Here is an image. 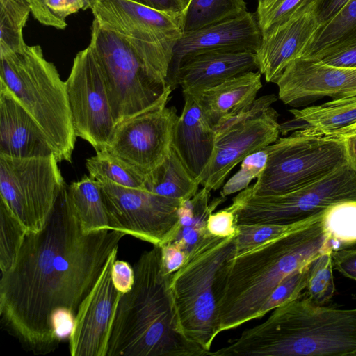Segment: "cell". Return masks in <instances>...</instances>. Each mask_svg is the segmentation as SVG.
Masks as SVG:
<instances>
[{
  "instance_id": "4dcf8cb0",
  "label": "cell",
  "mask_w": 356,
  "mask_h": 356,
  "mask_svg": "<svg viewBox=\"0 0 356 356\" xmlns=\"http://www.w3.org/2000/svg\"><path fill=\"white\" fill-rule=\"evenodd\" d=\"M30 13L25 1L0 0V54L20 51L26 46L23 29Z\"/></svg>"
},
{
  "instance_id": "cb8c5ba5",
  "label": "cell",
  "mask_w": 356,
  "mask_h": 356,
  "mask_svg": "<svg viewBox=\"0 0 356 356\" xmlns=\"http://www.w3.org/2000/svg\"><path fill=\"white\" fill-rule=\"evenodd\" d=\"M261 79V74L258 70L245 72L208 88L193 98L213 128L222 118L256 99L262 88Z\"/></svg>"
},
{
  "instance_id": "44dd1931",
  "label": "cell",
  "mask_w": 356,
  "mask_h": 356,
  "mask_svg": "<svg viewBox=\"0 0 356 356\" xmlns=\"http://www.w3.org/2000/svg\"><path fill=\"white\" fill-rule=\"evenodd\" d=\"M52 154L53 147L41 127L0 83V155L27 159Z\"/></svg>"
},
{
  "instance_id": "3957f363",
  "label": "cell",
  "mask_w": 356,
  "mask_h": 356,
  "mask_svg": "<svg viewBox=\"0 0 356 356\" xmlns=\"http://www.w3.org/2000/svg\"><path fill=\"white\" fill-rule=\"evenodd\" d=\"M134 270V285L114 312L106 356L209 355L183 332L161 247L144 252Z\"/></svg>"
},
{
  "instance_id": "4fadbf2b",
  "label": "cell",
  "mask_w": 356,
  "mask_h": 356,
  "mask_svg": "<svg viewBox=\"0 0 356 356\" xmlns=\"http://www.w3.org/2000/svg\"><path fill=\"white\" fill-rule=\"evenodd\" d=\"M76 136L100 152L106 149L115 124L102 73L88 45L74 58L65 81Z\"/></svg>"
},
{
  "instance_id": "5b68a950",
  "label": "cell",
  "mask_w": 356,
  "mask_h": 356,
  "mask_svg": "<svg viewBox=\"0 0 356 356\" xmlns=\"http://www.w3.org/2000/svg\"><path fill=\"white\" fill-rule=\"evenodd\" d=\"M0 83L31 114L49 139L58 163L71 162L75 134L66 88L39 45L0 54Z\"/></svg>"
},
{
  "instance_id": "6da1fadb",
  "label": "cell",
  "mask_w": 356,
  "mask_h": 356,
  "mask_svg": "<svg viewBox=\"0 0 356 356\" xmlns=\"http://www.w3.org/2000/svg\"><path fill=\"white\" fill-rule=\"evenodd\" d=\"M64 190L43 229L26 233L15 263L1 273V322L35 354L57 348L53 314L67 309L76 315L126 236L117 230L85 233Z\"/></svg>"
},
{
  "instance_id": "f1b7e54d",
  "label": "cell",
  "mask_w": 356,
  "mask_h": 356,
  "mask_svg": "<svg viewBox=\"0 0 356 356\" xmlns=\"http://www.w3.org/2000/svg\"><path fill=\"white\" fill-rule=\"evenodd\" d=\"M89 176L98 181H108L120 186L144 189L146 175L118 157L102 151L87 159Z\"/></svg>"
},
{
  "instance_id": "74e56055",
  "label": "cell",
  "mask_w": 356,
  "mask_h": 356,
  "mask_svg": "<svg viewBox=\"0 0 356 356\" xmlns=\"http://www.w3.org/2000/svg\"><path fill=\"white\" fill-rule=\"evenodd\" d=\"M267 160L268 154L264 148L247 156L241 162L240 169L224 184L220 195L227 197L245 189L254 179L262 173Z\"/></svg>"
},
{
  "instance_id": "7bdbcfd3",
  "label": "cell",
  "mask_w": 356,
  "mask_h": 356,
  "mask_svg": "<svg viewBox=\"0 0 356 356\" xmlns=\"http://www.w3.org/2000/svg\"><path fill=\"white\" fill-rule=\"evenodd\" d=\"M161 247L162 263L168 273H173L186 262V253L177 244L168 243Z\"/></svg>"
},
{
  "instance_id": "f546056e",
  "label": "cell",
  "mask_w": 356,
  "mask_h": 356,
  "mask_svg": "<svg viewBox=\"0 0 356 356\" xmlns=\"http://www.w3.org/2000/svg\"><path fill=\"white\" fill-rule=\"evenodd\" d=\"M321 222L333 251L356 244V202H341L328 207Z\"/></svg>"
},
{
  "instance_id": "7c38bea8",
  "label": "cell",
  "mask_w": 356,
  "mask_h": 356,
  "mask_svg": "<svg viewBox=\"0 0 356 356\" xmlns=\"http://www.w3.org/2000/svg\"><path fill=\"white\" fill-rule=\"evenodd\" d=\"M99 182L113 230L159 246L175 238L180 229L181 200L144 189Z\"/></svg>"
},
{
  "instance_id": "7402d4cb",
  "label": "cell",
  "mask_w": 356,
  "mask_h": 356,
  "mask_svg": "<svg viewBox=\"0 0 356 356\" xmlns=\"http://www.w3.org/2000/svg\"><path fill=\"white\" fill-rule=\"evenodd\" d=\"M215 132L197 101L184 97V106L177 122L172 145L196 179L207 166L213 150Z\"/></svg>"
},
{
  "instance_id": "8d00e7d4",
  "label": "cell",
  "mask_w": 356,
  "mask_h": 356,
  "mask_svg": "<svg viewBox=\"0 0 356 356\" xmlns=\"http://www.w3.org/2000/svg\"><path fill=\"white\" fill-rule=\"evenodd\" d=\"M311 262L285 278L271 292L260 311L259 318L302 296V291L306 289Z\"/></svg>"
},
{
  "instance_id": "d6a6232c",
  "label": "cell",
  "mask_w": 356,
  "mask_h": 356,
  "mask_svg": "<svg viewBox=\"0 0 356 356\" xmlns=\"http://www.w3.org/2000/svg\"><path fill=\"white\" fill-rule=\"evenodd\" d=\"M96 0H25L33 17L40 24L65 29L67 17L80 10L90 8Z\"/></svg>"
},
{
  "instance_id": "f907efd6",
  "label": "cell",
  "mask_w": 356,
  "mask_h": 356,
  "mask_svg": "<svg viewBox=\"0 0 356 356\" xmlns=\"http://www.w3.org/2000/svg\"><path fill=\"white\" fill-rule=\"evenodd\" d=\"M18 1H25V0H18Z\"/></svg>"
},
{
  "instance_id": "4316f807",
  "label": "cell",
  "mask_w": 356,
  "mask_h": 356,
  "mask_svg": "<svg viewBox=\"0 0 356 356\" xmlns=\"http://www.w3.org/2000/svg\"><path fill=\"white\" fill-rule=\"evenodd\" d=\"M199 185L172 145L164 161L146 175L145 181V190L181 201L193 197L199 191Z\"/></svg>"
},
{
  "instance_id": "836d02e7",
  "label": "cell",
  "mask_w": 356,
  "mask_h": 356,
  "mask_svg": "<svg viewBox=\"0 0 356 356\" xmlns=\"http://www.w3.org/2000/svg\"><path fill=\"white\" fill-rule=\"evenodd\" d=\"M323 213L291 225H237L234 256L267 241L307 226L320 219Z\"/></svg>"
},
{
  "instance_id": "f35d334b",
  "label": "cell",
  "mask_w": 356,
  "mask_h": 356,
  "mask_svg": "<svg viewBox=\"0 0 356 356\" xmlns=\"http://www.w3.org/2000/svg\"><path fill=\"white\" fill-rule=\"evenodd\" d=\"M275 94L263 95L253 102L230 112L213 127L216 136L264 113L277 100Z\"/></svg>"
},
{
  "instance_id": "ab89813d",
  "label": "cell",
  "mask_w": 356,
  "mask_h": 356,
  "mask_svg": "<svg viewBox=\"0 0 356 356\" xmlns=\"http://www.w3.org/2000/svg\"><path fill=\"white\" fill-rule=\"evenodd\" d=\"M207 230L209 234L218 237H228L237 232L234 211L228 206L218 211L211 213L207 218Z\"/></svg>"
},
{
  "instance_id": "60d3db41",
  "label": "cell",
  "mask_w": 356,
  "mask_h": 356,
  "mask_svg": "<svg viewBox=\"0 0 356 356\" xmlns=\"http://www.w3.org/2000/svg\"><path fill=\"white\" fill-rule=\"evenodd\" d=\"M112 281L115 289L121 293L129 292L134 283V267L127 261L115 259L112 267Z\"/></svg>"
},
{
  "instance_id": "484cf974",
  "label": "cell",
  "mask_w": 356,
  "mask_h": 356,
  "mask_svg": "<svg viewBox=\"0 0 356 356\" xmlns=\"http://www.w3.org/2000/svg\"><path fill=\"white\" fill-rule=\"evenodd\" d=\"M64 191L85 233L113 230L98 181L84 176L65 186Z\"/></svg>"
},
{
  "instance_id": "5bb4252c",
  "label": "cell",
  "mask_w": 356,
  "mask_h": 356,
  "mask_svg": "<svg viewBox=\"0 0 356 356\" xmlns=\"http://www.w3.org/2000/svg\"><path fill=\"white\" fill-rule=\"evenodd\" d=\"M178 118L167 104L135 115L115 127L106 151L147 175L168 155Z\"/></svg>"
},
{
  "instance_id": "bcb514c9",
  "label": "cell",
  "mask_w": 356,
  "mask_h": 356,
  "mask_svg": "<svg viewBox=\"0 0 356 356\" xmlns=\"http://www.w3.org/2000/svg\"><path fill=\"white\" fill-rule=\"evenodd\" d=\"M171 15H182L189 0H129Z\"/></svg>"
},
{
  "instance_id": "ee69618b",
  "label": "cell",
  "mask_w": 356,
  "mask_h": 356,
  "mask_svg": "<svg viewBox=\"0 0 356 356\" xmlns=\"http://www.w3.org/2000/svg\"><path fill=\"white\" fill-rule=\"evenodd\" d=\"M75 317L76 315L67 309H60L53 314V330L59 343L67 337L69 339L74 325Z\"/></svg>"
},
{
  "instance_id": "9a60e30c",
  "label": "cell",
  "mask_w": 356,
  "mask_h": 356,
  "mask_svg": "<svg viewBox=\"0 0 356 356\" xmlns=\"http://www.w3.org/2000/svg\"><path fill=\"white\" fill-rule=\"evenodd\" d=\"M279 116L270 106L261 115L216 136L211 156L197 178L200 184L210 191L219 189L247 156L274 143L280 134Z\"/></svg>"
},
{
  "instance_id": "1f68e13d",
  "label": "cell",
  "mask_w": 356,
  "mask_h": 356,
  "mask_svg": "<svg viewBox=\"0 0 356 356\" xmlns=\"http://www.w3.org/2000/svg\"><path fill=\"white\" fill-rule=\"evenodd\" d=\"M27 232L0 200V269L10 270L16 261Z\"/></svg>"
},
{
  "instance_id": "ba28073f",
  "label": "cell",
  "mask_w": 356,
  "mask_h": 356,
  "mask_svg": "<svg viewBox=\"0 0 356 356\" xmlns=\"http://www.w3.org/2000/svg\"><path fill=\"white\" fill-rule=\"evenodd\" d=\"M265 169L245 190L253 195H280L313 184L348 163L345 138L302 130L279 137L264 147Z\"/></svg>"
},
{
  "instance_id": "ac0fdd59",
  "label": "cell",
  "mask_w": 356,
  "mask_h": 356,
  "mask_svg": "<svg viewBox=\"0 0 356 356\" xmlns=\"http://www.w3.org/2000/svg\"><path fill=\"white\" fill-rule=\"evenodd\" d=\"M262 39L255 13L245 14L198 30L183 32L173 47L168 84L177 87L176 76L181 60L187 55L206 51L257 52Z\"/></svg>"
},
{
  "instance_id": "d4e9b609",
  "label": "cell",
  "mask_w": 356,
  "mask_h": 356,
  "mask_svg": "<svg viewBox=\"0 0 356 356\" xmlns=\"http://www.w3.org/2000/svg\"><path fill=\"white\" fill-rule=\"evenodd\" d=\"M356 46V0H348L339 13L318 26L300 57L318 61Z\"/></svg>"
},
{
  "instance_id": "603a6c76",
  "label": "cell",
  "mask_w": 356,
  "mask_h": 356,
  "mask_svg": "<svg viewBox=\"0 0 356 356\" xmlns=\"http://www.w3.org/2000/svg\"><path fill=\"white\" fill-rule=\"evenodd\" d=\"M293 117L280 124V134L302 130L326 136L356 122V95L333 99L319 105L289 110Z\"/></svg>"
},
{
  "instance_id": "d590c367",
  "label": "cell",
  "mask_w": 356,
  "mask_h": 356,
  "mask_svg": "<svg viewBox=\"0 0 356 356\" xmlns=\"http://www.w3.org/2000/svg\"><path fill=\"white\" fill-rule=\"evenodd\" d=\"M254 13L261 35L314 6L316 0H257Z\"/></svg>"
},
{
  "instance_id": "8992f818",
  "label": "cell",
  "mask_w": 356,
  "mask_h": 356,
  "mask_svg": "<svg viewBox=\"0 0 356 356\" xmlns=\"http://www.w3.org/2000/svg\"><path fill=\"white\" fill-rule=\"evenodd\" d=\"M236 235L204 237L172 274L171 288L183 332L209 354L220 333L215 280L223 264L234 254Z\"/></svg>"
},
{
  "instance_id": "b9f144b4",
  "label": "cell",
  "mask_w": 356,
  "mask_h": 356,
  "mask_svg": "<svg viewBox=\"0 0 356 356\" xmlns=\"http://www.w3.org/2000/svg\"><path fill=\"white\" fill-rule=\"evenodd\" d=\"M332 256L333 268L345 277L356 280V249L334 250Z\"/></svg>"
},
{
  "instance_id": "30bf717a",
  "label": "cell",
  "mask_w": 356,
  "mask_h": 356,
  "mask_svg": "<svg viewBox=\"0 0 356 356\" xmlns=\"http://www.w3.org/2000/svg\"><path fill=\"white\" fill-rule=\"evenodd\" d=\"M345 201L356 202V170L348 163L327 177L289 193L253 195L245 189L232 199L237 225H291Z\"/></svg>"
},
{
  "instance_id": "d6986e66",
  "label": "cell",
  "mask_w": 356,
  "mask_h": 356,
  "mask_svg": "<svg viewBox=\"0 0 356 356\" xmlns=\"http://www.w3.org/2000/svg\"><path fill=\"white\" fill-rule=\"evenodd\" d=\"M255 52L213 50L191 54L180 62L176 84L184 97H196L204 90L241 74L258 70Z\"/></svg>"
},
{
  "instance_id": "7a4b0ae2",
  "label": "cell",
  "mask_w": 356,
  "mask_h": 356,
  "mask_svg": "<svg viewBox=\"0 0 356 356\" xmlns=\"http://www.w3.org/2000/svg\"><path fill=\"white\" fill-rule=\"evenodd\" d=\"M321 218L223 264L214 283L220 332L259 318L268 297L285 278L323 252L333 250Z\"/></svg>"
},
{
  "instance_id": "8fae6325",
  "label": "cell",
  "mask_w": 356,
  "mask_h": 356,
  "mask_svg": "<svg viewBox=\"0 0 356 356\" xmlns=\"http://www.w3.org/2000/svg\"><path fill=\"white\" fill-rule=\"evenodd\" d=\"M54 154L17 159L0 155V196L28 232L44 227L65 187Z\"/></svg>"
},
{
  "instance_id": "277c9868",
  "label": "cell",
  "mask_w": 356,
  "mask_h": 356,
  "mask_svg": "<svg viewBox=\"0 0 356 356\" xmlns=\"http://www.w3.org/2000/svg\"><path fill=\"white\" fill-rule=\"evenodd\" d=\"M209 355L356 356V308L326 307L301 296Z\"/></svg>"
},
{
  "instance_id": "e0dca14e",
  "label": "cell",
  "mask_w": 356,
  "mask_h": 356,
  "mask_svg": "<svg viewBox=\"0 0 356 356\" xmlns=\"http://www.w3.org/2000/svg\"><path fill=\"white\" fill-rule=\"evenodd\" d=\"M276 84L278 98L284 104L298 108L325 97L356 95V68L298 57L287 65Z\"/></svg>"
},
{
  "instance_id": "c3c4849f",
  "label": "cell",
  "mask_w": 356,
  "mask_h": 356,
  "mask_svg": "<svg viewBox=\"0 0 356 356\" xmlns=\"http://www.w3.org/2000/svg\"><path fill=\"white\" fill-rule=\"evenodd\" d=\"M349 164L356 170V136L346 138Z\"/></svg>"
},
{
  "instance_id": "7dc6e473",
  "label": "cell",
  "mask_w": 356,
  "mask_h": 356,
  "mask_svg": "<svg viewBox=\"0 0 356 356\" xmlns=\"http://www.w3.org/2000/svg\"><path fill=\"white\" fill-rule=\"evenodd\" d=\"M318 62L337 67L356 68V46L323 58Z\"/></svg>"
},
{
  "instance_id": "681fc988",
  "label": "cell",
  "mask_w": 356,
  "mask_h": 356,
  "mask_svg": "<svg viewBox=\"0 0 356 356\" xmlns=\"http://www.w3.org/2000/svg\"><path fill=\"white\" fill-rule=\"evenodd\" d=\"M356 136V122L338 131L330 133L326 136L346 138Z\"/></svg>"
},
{
  "instance_id": "52a82bcc",
  "label": "cell",
  "mask_w": 356,
  "mask_h": 356,
  "mask_svg": "<svg viewBox=\"0 0 356 356\" xmlns=\"http://www.w3.org/2000/svg\"><path fill=\"white\" fill-rule=\"evenodd\" d=\"M89 46L102 73L115 126L167 104L171 86L159 82L121 35L95 19Z\"/></svg>"
},
{
  "instance_id": "9c48e42d",
  "label": "cell",
  "mask_w": 356,
  "mask_h": 356,
  "mask_svg": "<svg viewBox=\"0 0 356 356\" xmlns=\"http://www.w3.org/2000/svg\"><path fill=\"white\" fill-rule=\"evenodd\" d=\"M94 19L121 35L152 75L168 84L173 47L181 37L182 15L158 11L129 0H96Z\"/></svg>"
},
{
  "instance_id": "83f0119b",
  "label": "cell",
  "mask_w": 356,
  "mask_h": 356,
  "mask_svg": "<svg viewBox=\"0 0 356 356\" xmlns=\"http://www.w3.org/2000/svg\"><path fill=\"white\" fill-rule=\"evenodd\" d=\"M246 12L244 0H189L182 15V31L198 30Z\"/></svg>"
},
{
  "instance_id": "f6af8a7d",
  "label": "cell",
  "mask_w": 356,
  "mask_h": 356,
  "mask_svg": "<svg viewBox=\"0 0 356 356\" xmlns=\"http://www.w3.org/2000/svg\"><path fill=\"white\" fill-rule=\"evenodd\" d=\"M348 0H316L313 10L318 25L334 17Z\"/></svg>"
},
{
  "instance_id": "ffe728a7",
  "label": "cell",
  "mask_w": 356,
  "mask_h": 356,
  "mask_svg": "<svg viewBox=\"0 0 356 356\" xmlns=\"http://www.w3.org/2000/svg\"><path fill=\"white\" fill-rule=\"evenodd\" d=\"M313 6L292 16L262 35L256 55L258 71L264 75L267 82L276 83L287 65L300 56L318 27Z\"/></svg>"
},
{
  "instance_id": "2e32d148",
  "label": "cell",
  "mask_w": 356,
  "mask_h": 356,
  "mask_svg": "<svg viewBox=\"0 0 356 356\" xmlns=\"http://www.w3.org/2000/svg\"><path fill=\"white\" fill-rule=\"evenodd\" d=\"M118 248L108 258L92 289L81 303L69 337L72 356H106L111 326L122 293L114 286L112 267Z\"/></svg>"
},
{
  "instance_id": "e575fe53",
  "label": "cell",
  "mask_w": 356,
  "mask_h": 356,
  "mask_svg": "<svg viewBox=\"0 0 356 356\" xmlns=\"http://www.w3.org/2000/svg\"><path fill=\"white\" fill-rule=\"evenodd\" d=\"M332 252V249L323 252L310 264L306 289L307 296L317 304L327 302L335 292Z\"/></svg>"
}]
</instances>
